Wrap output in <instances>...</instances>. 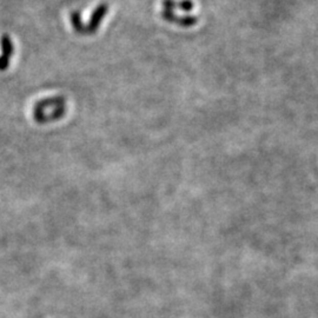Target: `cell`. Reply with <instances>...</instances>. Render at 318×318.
Returning a JSON list of instances; mask_svg holds the SVG:
<instances>
[{
  "instance_id": "obj_5",
  "label": "cell",
  "mask_w": 318,
  "mask_h": 318,
  "mask_svg": "<svg viewBox=\"0 0 318 318\" xmlns=\"http://www.w3.org/2000/svg\"><path fill=\"white\" fill-rule=\"evenodd\" d=\"M198 22V18L196 15H184V17H178L176 14L174 15L172 24H177L181 27H191L195 26Z\"/></svg>"
},
{
  "instance_id": "obj_7",
  "label": "cell",
  "mask_w": 318,
  "mask_h": 318,
  "mask_svg": "<svg viewBox=\"0 0 318 318\" xmlns=\"http://www.w3.org/2000/svg\"><path fill=\"white\" fill-rule=\"evenodd\" d=\"M193 7H195V4L191 0H180V2H177V9L184 11V12H191Z\"/></svg>"
},
{
  "instance_id": "obj_8",
  "label": "cell",
  "mask_w": 318,
  "mask_h": 318,
  "mask_svg": "<svg viewBox=\"0 0 318 318\" xmlns=\"http://www.w3.org/2000/svg\"><path fill=\"white\" fill-rule=\"evenodd\" d=\"M162 6H163V10L174 11L177 9V2L176 0H163Z\"/></svg>"
},
{
  "instance_id": "obj_1",
  "label": "cell",
  "mask_w": 318,
  "mask_h": 318,
  "mask_svg": "<svg viewBox=\"0 0 318 318\" xmlns=\"http://www.w3.org/2000/svg\"><path fill=\"white\" fill-rule=\"evenodd\" d=\"M108 12V5L105 3L100 4L95 9V11L92 12V15L88 20V24L85 26V36L87 34H95L97 32V30L99 29V26L102 25V21L105 15Z\"/></svg>"
},
{
  "instance_id": "obj_4",
  "label": "cell",
  "mask_w": 318,
  "mask_h": 318,
  "mask_svg": "<svg viewBox=\"0 0 318 318\" xmlns=\"http://www.w3.org/2000/svg\"><path fill=\"white\" fill-rule=\"evenodd\" d=\"M66 104V98L63 96H56V97H49L46 99H41L39 102L34 104L33 112H45L46 108L50 107H58L63 106Z\"/></svg>"
},
{
  "instance_id": "obj_3",
  "label": "cell",
  "mask_w": 318,
  "mask_h": 318,
  "mask_svg": "<svg viewBox=\"0 0 318 318\" xmlns=\"http://www.w3.org/2000/svg\"><path fill=\"white\" fill-rule=\"evenodd\" d=\"M67 108L65 105L54 107L51 112H33V119L39 124H45L50 122H56V120L61 119L66 113Z\"/></svg>"
},
{
  "instance_id": "obj_2",
  "label": "cell",
  "mask_w": 318,
  "mask_h": 318,
  "mask_svg": "<svg viewBox=\"0 0 318 318\" xmlns=\"http://www.w3.org/2000/svg\"><path fill=\"white\" fill-rule=\"evenodd\" d=\"M0 48H2V56H0V71H6L10 65V59L14 53V46L10 36L4 34L0 39Z\"/></svg>"
},
{
  "instance_id": "obj_6",
  "label": "cell",
  "mask_w": 318,
  "mask_h": 318,
  "mask_svg": "<svg viewBox=\"0 0 318 318\" xmlns=\"http://www.w3.org/2000/svg\"><path fill=\"white\" fill-rule=\"evenodd\" d=\"M70 19H71V24H72L73 30H75V32L78 34H84L85 36V25L83 24L81 15L78 11H73Z\"/></svg>"
}]
</instances>
